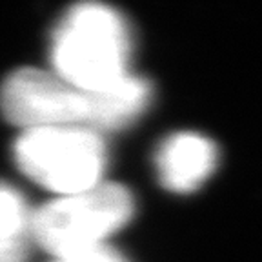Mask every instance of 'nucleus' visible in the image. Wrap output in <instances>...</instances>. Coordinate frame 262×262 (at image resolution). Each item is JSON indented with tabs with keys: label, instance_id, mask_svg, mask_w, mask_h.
<instances>
[{
	"label": "nucleus",
	"instance_id": "4",
	"mask_svg": "<svg viewBox=\"0 0 262 262\" xmlns=\"http://www.w3.org/2000/svg\"><path fill=\"white\" fill-rule=\"evenodd\" d=\"M15 160L33 182L62 196L100 184L107 151L97 131L37 127L24 129L16 139Z\"/></svg>",
	"mask_w": 262,
	"mask_h": 262
},
{
	"label": "nucleus",
	"instance_id": "3",
	"mask_svg": "<svg viewBox=\"0 0 262 262\" xmlns=\"http://www.w3.org/2000/svg\"><path fill=\"white\" fill-rule=\"evenodd\" d=\"M133 213L135 201L129 189L117 182H100L35 209L33 238L55 258L71 257L102 246L131 221Z\"/></svg>",
	"mask_w": 262,
	"mask_h": 262
},
{
	"label": "nucleus",
	"instance_id": "7",
	"mask_svg": "<svg viewBox=\"0 0 262 262\" xmlns=\"http://www.w3.org/2000/svg\"><path fill=\"white\" fill-rule=\"evenodd\" d=\"M53 262H127V258L124 257V255H120L117 250H113V248H110V246L102 244V246L93 248V250L71 255V257L55 258Z\"/></svg>",
	"mask_w": 262,
	"mask_h": 262
},
{
	"label": "nucleus",
	"instance_id": "1",
	"mask_svg": "<svg viewBox=\"0 0 262 262\" xmlns=\"http://www.w3.org/2000/svg\"><path fill=\"white\" fill-rule=\"evenodd\" d=\"M151 84L127 75L106 90H80L53 71L22 68L9 75L0 90L4 117L22 129L84 127L120 129L137 120L151 102Z\"/></svg>",
	"mask_w": 262,
	"mask_h": 262
},
{
	"label": "nucleus",
	"instance_id": "2",
	"mask_svg": "<svg viewBox=\"0 0 262 262\" xmlns=\"http://www.w3.org/2000/svg\"><path fill=\"white\" fill-rule=\"evenodd\" d=\"M49 51L53 73L80 90H106L129 75V28L106 4L84 2L70 8L53 29Z\"/></svg>",
	"mask_w": 262,
	"mask_h": 262
},
{
	"label": "nucleus",
	"instance_id": "6",
	"mask_svg": "<svg viewBox=\"0 0 262 262\" xmlns=\"http://www.w3.org/2000/svg\"><path fill=\"white\" fill-rule=\"evenodd\" d=\"M35 209L11 184L0 180V262H28Z\"/></svg>",
	"mask_w": 262,
	"mask_h": 262
},
{
	"label": "nucleus",
	"instance_id": "5",
	"mask_svg": "<svg viewBox=\"0 0 262 262\" xmlns=\"http://www.w3.org/2000/svg\"><path fill=\"white\" fill-rule=\"evenodd\" d=\"M155 164L164 188L189 193L211 177L219 151L211 140L199 133H177L160 144Z\"/></svg>",
	"mask_w": 262,
	"mask_h": 262
}]
</instances>
